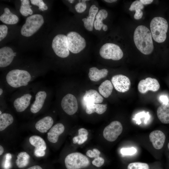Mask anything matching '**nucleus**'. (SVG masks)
Returning a JSON list of instances; mask_svg holds the SVG:
<instances>
[{
	"instance_id": "obj_1",
	"label": "nucleus",
	"mask_w": 169,
	"mask_h": 169,
	"mask_svg": "<svg viewBox=\"0 0 169 169\" xmlns=\"http://www.w3.org/2000/svg\"><path fill=\"white\" fill-rule=\"evenodd\" d=\"M36 77L26 70L15 69L9 71L3 80L8 88L15 89L27 86Z\"/></svg>"
},
{
	"instance_id": "obj_2",
	"label": "nucleus",
	"mask_w": 169,
	"mask_h": 169,
	"mask_svg": "<svg viewBox=\"0 0 169 169\" xmlns=\"http://www.w3.org/2000/svg\"><path fill=\"white\" fill-rule=\"evenodd\" d=\"M133 38L136 48L142 53L148 55L152 52L154 49L152 36L146 26H137L134 31Z\"/></svg>"
},
{
	"instance_id": "obj_3",
	"label": "nucleus",
	"mask_w": 169,
	"mask_h": 169,
	"mask_svg": "<svg viewBox=\"0 0 169 169\" xmlns=\"http://www.w3.org/2000/svg\"><path fill=\"white\" fill-rule=\"evenodd\" d=\"M168 25L167 20L161 17L153 18L150 24L151 32L154 40L162 43L166 40Z\"/></svg>"
},
{
	"instance_id": "obj_4",
	"label": "nucleus",
	"mask_w": 169,
	"mask_h": 169,
	"mask_svg": "<svg viewBox=\"0 0 169 169\" xmlns=\"http://www.w3.org/2000/svg\"><path fill=\"white\" fill-rule=\"evenodd\" d=\"M44 22L43 16L34 14L27 17L21 29V34L25 37L31 36L41 27Z\"/></svg>"
},
{
	"instance_id": "obj_5",
	"label": "nucleus",
	"mask_w": 169,
	"mask_h": 169,
	"mask_svg": "<svg viewBox=\"0 0 169 169\" xmlns=\"http://www.w3.org/2000/svg\"><path fill=\"white\" fill-rule=\"evenodd\" d=\"M64 163L67 169H81L88 167L90 164L89 159L79 152H73L65 158Z\"/></svg>"
},
{
	"instance_id": "obj_6",
	"label": "nucleus",
	"mask_w": 169,
	"mask_h": 169,
	"mask_svg": "<svg viewBox=\"0 0 169 169\" xmlns=\"http://www.w3.org/2000/svg\"><path fill=\"white\" fill-rule=\"evenodd\" d=\"M52 48L56 54L61 58H65L69 55L67 36L64 34H58L53 38Z\"/></svg>"
},
{
	"instance_id": "obj_7",
	"label": "nucleus",
	"mask_w": 169,
	"mask_h": 169,
	"mask_svg": "<svg viewBox=\"0 0 169 169\" xmlns=\"http://www.w3.org/2000/svg\"><path fill=\"white\" fill-rule=\"evenodd\" d=\"M66 36L69 49L72 53H79L85 48L86 41L78 33L70 32L67 34Z\"/></svg>"
},
{
	"instance_id": "obj_8",
	"label": "nucleus",
	"mask_w": 169,
	"mask_h": 169,
	"mask_svg": "<svg viewBox=\"0 0 169 169\" xmlns=\"http://www.w3.org/2000/svg\"><path fill=\"white\" fill-rule=\"evenodd\" d=\"M99 53L100 56L105 59L118 60L123 56V53L119 46L113 43H108L101 47Z\"/></svg>"
},
{
	"instance_id": "obj_9",
	"label": "nucleus",
	"mask_w": 169,
	"mask_h": 169,
	"mask_svg": "<svg viewBox=\"0 0 169 169\" xmlns=\"http://www.w3.org/2000/svg\"><path fill=\"white\" fill-rule=\"evenodd\" d=\"M34 94L28 91H24L17 96L13 101V106L18 112L24 111L31 105Z\"/></svg>"
},
{
	"instance_id": "obj_10",
	"label": "nucleus",
	"mask_w": 169,
	"mask_h": 169,
	"mask_svg": "<svg viewBox=\"0 0 169 169\" xmlns=\"http://www.w3.org/2000/svg\"><path fill=\"white\" fill-rule=\"evenodd\" d=\"M49 94L46 90L41 89L35 93L34 100L30 107L31 112L35 114L42 109L47 102Z\"/></svg>"
},
{
	"instance_id": "obj_11",
	"label": "nucleus",
	"mask_w": 169,
	"mask_h": 169,
	"mask_svg": "<svg viewBox=\"0 0 169 169\" xmlns=\"http://www.w3.org/2000/svg\"><path fill=\"white\" fill-rule=\"evenodd\" d=\"M122 130V126L120 122L113 121L105 128L103 136L107 141L113 142L117 139L121 133Z\"/></svg>"
},
{
	"instance_id": "obj_12",
	"label": "nucleus",
	"mask_w": 169,
	"mask_h": 169,
	"mask_svg": "<svg viewBox=\"0 0 169 169\" xmlns=\"http://www.w3.org/2000/svg\"><path fill=\"white\" fill-rule=\"evenodd\" d=\"M61 107L68 115H72L77 111L78 105L75 97L71 94L66 95L62 99Z\"/></svg>"
},
{
	"instance_id": "obj_13",
	"label": "nucleus",
	"mask_w": 169,
	"mask_h": 169,
	"mask_svg": "<svg viewBox=\"0 0 169 169\" xmlns=\"http://www.w3.org/2000/svg\"><path fill=\"white\" fill-rule=\"evenodd\" d=\"M111 81L115 89L120 92L124 93L127 91L131 85L129 79L122 74H117L113 76Z\"/></svg>"
},
{
	"instance_id": "obj_14",
	"label": "nucleus",
	"mask_w": 169,
	"mask_h": 169,
	"mask_svg": "<svg viewBox=\"0 0 169 169\" xmlns=\"http://www.w3.org/2000/svg\"><path fill=\"white\" fill-rule=\"evenodd\" d=\"M160 87V85L157 80L150 77L141 80L138 85V90L141 94H145L149 90L156 92L159 89Z\"/></svg>"
},
{
	"instance_id": "obj_15",
	"label": "nucleus",
	"mask_w": 169,
	"mask_h": 169,
	"mask_svg": "<svg viewBox=\"0 0 169 169\" xmlns=\"http://www.w3.org/2000/svg\"><path fill=\"white\" fill-rule=\"evenodd\" d=\"M15 56L14 52L11 48L5 46L0 49V67L3 68L10 65Z\"/></svg>"
},
{
	"instance_id": "obj_16",
	"label": "nucleus",
	"mask_w": 169,
	"mask_h": 169,
	"mask_svg": "<svg viewBox=\"0 0 169 169\" xmlns=\"http://www.w3.org/2000/svg\"><path fill=\"white\" fill-rule=\"evenodd\" d=\"M149 137L155 148L159 150L163 147L166 137L162 131L159 130L154 131L150 133Z\"/></svg>"
},
{
	"instance_id": "obj_17",
	"label": "nucleus",
	"mask_w": 169,
	"mask_h": 169,
	"mask_svg": "<svg viewBox=\"0 0 169 169\" xmlns=\"http://www.w3.org/2000/svg\"><path fill=\"white\" fill-rule=\"evenodd\" d=\"M103 100V97L96 90L91 89L86 90L83 98V104L84 106L89 103L99 104Z\"/></svg>"
},
{
	"instance_id": "obj_18",
	"label": "nucleus",
	"mask_w": 169,
	"mask_h": 169,
	"mask_svg": "<svg viewBox=\"0 0 169 169\" xmlns=\"http://www.w3.org/2000/svg\"><path fill=\"white\" fill-rule=\"evenodd\" d=\"M64 126L61 123H58L53 126L47 133V139L52 143H56L59 136L63 133L64 131Z\"/></svg>"
},
{
	"instance_id": "obj_19",
	"label": "nucleus",
	"mask_w": 169,
	"mask_h": 169,
	"mask_svg": "<svg viewBox=\"0 0 169 169\" xmlns=\"http://www.w3.org/2000/svg\"><path fill=\"white\" fill-rule=\"evenodd\" d=\"M54 120L52 117L45 116L36 122L35 126L36 129L42 133H45L52 127Z\"/></svg>"
},
{
	"instance_id": "obj_20",
	"label": "nucleus",
	"mask_w": 169,
	"mask_h": 169,
	"mask_svg": "<svg viewBox=\"0 0 169 169\" xmlns=\"http://www.w3.org/2000/svg\"><path fill=\"white\" fill-rule=\"evenodd\" d=\"M98 12V8L95 5H93L89 9L88 16L86 18L82 19V20L84 23V26L87 30L90 31L93 30L95 18Z\"/></svg>"
},
{
	"instance_id": "obj_21",
	"label": "nucleus",
	"mask_w": 169,
	"mask_h": 169,
	"mask_svg": "<svg viewBox=\"0 0 169 169\" xmlns=\"http://www.w3.org/2000/svg\"><path fill=\"white\" fill-rule=\"evenodd\" d=\"M108 13L104 9H100L98 12L94 24V26L96 30L100 31L102 27L104 31H106L107 30V26L102 22V21L106 19Z\"/></svg>"
},
{
	"instance_id": "obj_22",
	"label": "nucleus",
	"mask_w": 169,
	"mask_h": 169,
	"mask_svg": "<svg viewBox=\"0 0 169 169\" xmlns=\"http://www.w3.org/2000/svg\"><path fill=\"white\" fill-rule=\"evenodd\" d=\"M157 115L159 120L164 124H169V103H162L157 110Z\"/></svg>"
},
{
	"instance_id": "obj_23",
	"label": "nucleus",
	"mask_w": 169,
	"mask_h": 169,
	"mask_svg": "<svg viewBox=\"0 0 169 169\" xmlns=\"http://www.w3.org/2000/svg\"><path fill=\"white\" fill-rule=\"evenodd\" d=\"M108 73V70L106 69H99L96 67H93L89 69L88 75L91 81L97 82L106 77Z\"/></svg>"
},
{
	"instance_id": "obj_24",
	"label": "nucleus",
	"mask_w": 169,
	"mask_h": 169,
	"mask_svg": "<svg viewBox=\"0 0 169 169\" xmlns=\"http://www.w3.org/2000/svg\"><path fill=\"white\" fill-rule=\"evenodd\" d=\"M0 20L7 24H14L18 22L19 18L17 15L12 13L8 8H6L4 13L0 16Z\"/></svg>"
},
{
	"instance_id": "obj_25",
	"label": "nucleus",
	"mask_w": 169,
	"mask_h": 169,
	"mask_svg": "<svg viewBox=\"0 0 169 169\" xmlns=\"http://www.w3.org/2000/svg\"><path fill=\"white\" fill-rule=\"evenodd\" d=\"M107 108L106 104L89 103L86 105L85 111L88 114H90L94 112L99 114H102L106 111Z\"/></svg>"
},
{
	"instance_id": "obj_26",
	"label": "nucleus",
	"mask_w": 169,
	"mask_h": 169,
	"mask_svg": "<svg viewBox=\"0 0 169 169\" xmlns=\"http://www.w3.org/2000/svg\"><path fill=\"white\" fill-rule=\"evenodd\" d=\"M113 86L111 82L106 80L102 82L99 87L100 93L104 97L108 98L111 94Z\"/></svg>"
},
{
	"instance_id": "obj_27",
	"label": "nucleus",
	"mask_w": 169,
	"mask_h": 169,
	"mask_svg": "<svg viewBox=\"0 0 169 169\" xmlns=\"http://www.w3.org/2000/svg\"><path fill=\"white\" fill-rule=\"evenodd\" d=\"M14 121L12 115L9 113H3L0 114V131H2L12 124Z\"/></svg>"
},
{
	"instance_id": "obj_28",
	"label": "nucleus",
	"mask_w": 169,
	"mask_h": 169,
	"mask_svg": "<svg viewBox=\"0 0 169 169\" xmlns=\"http://www.w3.org/2000/svg\"><path fill=\"white\" fill-rule=\"evenodd\" d=\"M29 141L30 144L36 149L45 151L47 146L44 140L41 137L36 135L31 136Z\"/></svg>"
},
{
	"instance_id": "obj_29",
	"label": "nucleus",
	"mask_w": 169,
	"mask_h": 169,
	"mask_svg": "<svg viewBox=\"0 0 169 169\" xmlns=\"http://www.w3.org/2000/svg\"><path fill=\"white\" fill-rule=\"evenodd\" d=\"M30 156L25 152H21L18 154L16 160V164L19 168H22L26 166L29 162Z\"/></svg>"
},
{
	"instance_id": "obj_30",
	"label": "nucleus",
	"mask_w": 169,
	"mask_h": 169,
	"mask_svg": "<svg viewBox=\"0 0 169 169\" xmlns=\"http://www.w3.org/2000/svg\"><path fill=\"white\" fill-rule=\"evenodd\" d=\"M78 132V136L73 138V143L74 144L77 143L78 145H81L87 140L89 132L87 130L84 128L79 129Z\"/></svg>"
},
{
	"instance_id": "obj_31",
	"label": "nucleus",
	"mask_w": 169,
	"mask_h": 169,
	"mask_svg": "<svg viewBox=\"0 0 169 169\" xmlns=\"http://www.w3.org/2000/svg\"><path fill=\"white\" fill-rule=\"evenodd\" d=\"M21 6L19 9L20 13L23 16H27L29 14L31 15L33 11L31 8V6L29 4V1L28 0H22Z\"/></svg>"
},
{
	"instance_id": "obj_32",
	"label": "nucleus",
	"mask_w": 169,
	"mask_h": 169,
	"mask_svg": "<svg viewBox=\"0 0 169 169\" xmlns=\"http://www.w3.org/2000/svg\"><path fill=\"white\" fill-rule=\"evenodd\" d=\"M127 169H149L148 164L141 162H134L130 163Z\"/></svg>"
},
{
	"instance_id": "obj_33",
	"label": "nucleus",
	"mask_w": 169,
	"mask_h": 169,
	"mask_svg": "<svg viewBox=\"0 0 169 169\" xmlns=\"http://www.w3.org/2000/svg\"><path fill=\"white\" fill-rule=\"evenodd\" d=\"M120 151L123 156H131L135 154L137 150L134 147L123 148L120 149Z\"/></svg>"
},
{
	"instance_id": "obj_34",
	"label": "nucleus",
	"mask_w": 169,
	"mask_h": 169,
	"mask_svg": "<svg viewBox=\"0 0 169 169\" xmlns=\"http://www.w3.org/2000/svg\"><path fill=\"white\" fill-rule=\"evenodd\" d=\"M30 1L32 4L38 6L39 7V9L41 11H44L48 9V7L43 0H31Z\"/></svg>"
},
{
	"instance_id": "obj_35",
	"label": "nucleus",
	"mask_w": 169,
	"mask_h": 169,
	"mask_svg": "<svg viewBox=\"0 0 169 169\" xmlns=\"http://www.w3.org/2000/svg\"><path fill=\"white\" fill-rule=\"evenodd\" d=\"M87 0H82L81 2H79L75 6V8L76 11L79 13L84 12L87 7L85 2Z\"/></svg>"
},
{
	"instance_id": "obj_36",
	"label": "nucleus",
	"mask_w": 169,
	"mask_h": 169,
	"mask_svg": "<svg viewBox=\"0 0 169 169\" xmlns=\"http://www.w3.org/2000/svg\"><path fill=\"white\" fill-rule=\"evenodd\" d=\"M144 7L143 4L140 0H136L131 5L129 10L130 11H135L137 9H142Z\"/></svg>"
},
{
	"instance_id": "obj_37",
	"label": "nucleus",
	"mask_w": 169,
	"mask_h": 169,
	"mask_svg": "<svg viewBox=\"0 0 169 169\" xmlns=\"http://www.w3.org/2000/svg\"><path fill=\"white\" fill-rule=\"evenodd\" d=\"M100 151L97 149H93V151L89 150L86 152V155L90 158H96L99 156Z\"/></svg>"
},
{
	"instance_id": "obj_38",
	"label": "nucleus",
	"mask_w": 169,
	"mask_h": 169,
	"mask_svg": "<svg viewBox=\"0 0 169 169\" xmlns=\"http://www.w3.org/2000/svg\"><path fill=\"white\" fill-rule=\"evenodd\" d=\"M8 28L5 25H0V41H1L6 36L8 32Z\"/></svg>"
},
{
	"instance_id": "obj_39",
	"label": "nucleus",
	"mask_w": 169,
	"mask_h": 169,
	"mask_svg": "<svg viewBox=\"0 0 169 169\" xmlns=\"http://www.w3.org/2000/svg\"><path fill=\"white\" fill-rule=\"evenodd\" d=\"M104 162V159L103 158L99 156L94 159L92 161V164L97 167H100L103 165Z\"/></svg>"
},
{
	"instance_id": "obj_40",
	"label": "nucleus",
	"mask_w": 169,
	"mask_h": 169,
	"mask_svg": "<svg viewBox=\"0 0 169 169\" xmlns=\"http://www.w3.org/2000/svg\"><path fill=\"white\" fill-rule=\"evenodd\" d=\"M12 158V155L9 153L6 155L5 160L4 163V168L5 169H9L11 167L10 160Z\"/></svg>"
},
{
	"instance_id": "obj_41",
	"label": "nucleus",
	"mask_w": 169,
	"mask_h": 169,
	"mask_svg": "<svg viewBox=\"0 0 169 169\" xmlns=\"http://www.w3.org/2000/svg\"><path fill=\"white\" fill-rule=\"evenodd\" d=\"M135 11L136 13L134 15V18L137 20L141 19L143 15L142 11L140 9H136Z\"/></svg>"
},
{
	"instance_id": "obj_42",
	"label": "nucleus",
	"mask_w": 169,
	"mask_h": 169,
	"mask_svg": "<svg viewBox=\"0 0 169 169\" xmlns=\"http://www.w3.org/2000/svg\"><path fill=\"white\" fill-rule=\"evenodd\" d=\"M45 152V151L35 148L34 150V154L37 156L41 157L44 156Z\"/></svg>"
},
{
	"instance_id": "obj_43",
	"label": "nucleus",
	"mask_w": 169,
	"mask_h": 169,
	"mask_svg": "<svg viewBox=\"0 0 169 169\" xmlns=\"http://www.w3.org/2000/svg\"><path fill=\"white\" fill-rule=\"evenodd\" d=\"M160 100L162 103H168V97L165 95H162L160 97Z\"/></svg>"
},
{
	"instance_id": "obj_44",
	"label": "nucleus",
	"mask_w": 169,
	"mask_h": 169,
	"mask_svg": "<svg viewBox=\"0 0 169 169\" xmlns=\"http://www.w3.org/2000/svg\"><path fill=\"white\" fill-rule=\"evenodd\" d=\"M140 1L143 4L147 5L151 4L153 1V0H140Z\"/></svg>"
},
{
	"instance_id": "obj_45",
	"label": "nucleus",
	"mask_w": 169,
	"mask_h": 169,
	"mask_svg": "<svg viewBox=\"0 0 169 169\" xmlns=\"http://www.w3.org/2000/svg\"><path fill=\"white\" fill-rule=\"evenodd\" d=\"M27 169H43V168L39 165H34L30 167Z\"/></svg>"
},
{
	"instance_id": "obj_46",
	"label": "nucleus",
	"mask_w": 169,
	"mask_h": 169,
	"mask_svg": "<svg viewBox=\"0 0 169 169\" xmlns=\"http://www.w3.org/2000/svg\"><path fill=\"white\" fill-rule=\"evenodd\" d=\"M4 151V149L3 146L1 145H0V155H2Z\"/></svg>"
},
{
	"instance_id": "obj_47",
	"label": "nucleus",
	"mask_w": 169,
	"mask_h": 169,
	"mask_svg": "<svg viewBox=\"0 0 169 169\" xmlns=\"http://www.w3.org/2000/svg\"><path fill=\"white\" fill-rule=\"evenodd\" d=\"M105 1L108 3H112L117 1L116 0H105Z\"/></svg>"
},
{
	"instance_id": "obj_48",
	"label": "nucleus",
	"mask_w": 169,
	"mask_h": 169,
	"mask_svg": "<svg viewBox=\"0 0 169 169\" xmlns=\"http://www.w3.org/2000/svg\"><path fill=\"white\" fill-rule=\"evenodd\" d=\"M3 93H4V91H3V89L2 87H1L0 88V97H1L3 95Z\"/></svg>"
},
{
	"instance_id": "obj_49",
	"label": "nucleus",
	"mask_w": 169,
	"mask_h": 169,
	"mask_svg": "<svg viewBox=\"0 0 169 169\" xmlns=\"http://www.w3.org/2000/svg\"><path fill=\"white\" fill-rule=\"evenodd\" d=\"M68 1L71 3H72L74 1L72 0H68Z\"/></svg>"
},
{
	"instance_id": "obj_50",
	"label": "nucleus",
	"mask_w": 169,
	"mask_h": 169,
	"mask_svg": "<svg viewBox=\"0 0 169 169\" xmlns=\"http://www.w3.org/2000/svg\"><path fill=\"white\" fill-rule=\"evenodd\" d=\"M167 147H168V149L169 150V142H168V143L167 144Z\"/></svg>"
}]
</instances>
